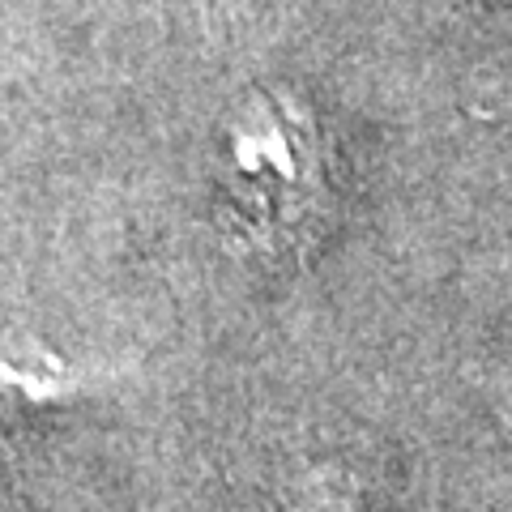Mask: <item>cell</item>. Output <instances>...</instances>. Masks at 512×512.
Segmentation results:
<instances>
[]
</instances>
